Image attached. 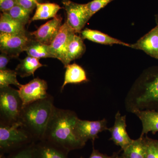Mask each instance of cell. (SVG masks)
<instances>
[{
    "instance_id": "obj_24",
    "label": "cell",
    "mask_w": 158,
    "mask_h": 158,
    "mask_svg": "<svg viewBox=\"0 0 158 158\" xmlns=\"http://www.w3.org/2000/svg\"><path fill=\"white\" fill-rule=\"evenodd\" d=\"M13 19L25 25L29 22L32 12L26 10L19 5H16L10 10L4 12Z\"/></svg>"
},
{
    "instance_id": "obj_23",
    "label": "cell",
    "mask_w": 158,
    "mask_h": 158,
    "mask_svg": "<svg viewBox=\"0 0 158 158\" xmlns=\"http://www.w3.org/2000/svg\"><path fill=\"white\" fill-rule=\"evenodd\" d=\"M143 137L140 136L123 151V158H145Z\"/></svg>"
},
{
    "instance_id": "obj_3",
    "label": "cell",
    "mask_w": 158,
    "mask_h": 158,
    "mask_svg": "<svg viewBox=\"0 0 158 158\" xmlns=\"http://www.w3.org/2000/svg\"><path fill=\"white\" fill-rule=\"evenodd\" d=\"M54 106V98L48 94L23 108L19 121L35 142L43 139Z\"/></svg>"
},
{
    "instance_id": "obj_7",
    "label": "cell",
    "mask_w": 158,
    "mask_h": 158,
    "mask_svg": "<svg viewBox=\"0 0 158 158\" xmlns=\"http://www.w3.org/2000/svg\"><path fill=\"white\" fill-rule=\"evenodd\" d=\"M32 38L27 31L15 34L0 33V49L11 58H17L24 52L29 41Z\"/></svg>"
},
{
    "instance_id": "obj_21",
    "label": "cell",
    "mask_w": 158,
    "mask_h": 158,
    "mask_svg": "<svg viewBox=\"0 0 158 158\" xmlns=\"http://www.w3.org/2000/svg\"><path fill=\"white\" fill-rule=\"evenodd\" d=\"M44 65L39 62V59H36L28 56L25 59L20 60L19 64L17 65L15 71L18 75L24 78L34 76V72L38 68Z\"/></svg>"
},
{
    "instance_id": "obj_27",
    "label": "cell",
    "mask_w": 158,
    "mask_h": 158,
    "mask_svg": "<svg viewBox=\"0 0 158 158\" xmlns=\"http://www.w3.org/2000/svg\"><path fill=\"white\" fill-rule=\"evenodd\" d=\"M145 158H158V140L143 137Z\"/></svg>"
},
{
    "instance_id": "obj_8",
    "label": "cell",
    "mask_w": 158,
    "mask_h": 158,
    "mask_svg": "<svg viewBox=\"0 0 158 158\" xmlns=\"http://www.w3.org/2000/svg\"><path fill=\"white\" fill-rule=\"evenodd\" d=\"M62 4L67 15L66 22L76 33L81 32L90 19L86 4H78L70 0H62Z\"/></svg>"
},
{
    "instance_id": "obj_25",
    "label": "cell",
    "mask_w": 158,
    "mask_h": 158,
    "mask_svg": "<svg viewBox=\"0 0 158 158\" xmlns=\"http://www.w3.org/2000/svg\"><path fill=\"white\" fill-rule=\"evenodd\" d=\"M17 73L15 70L6 69L0 70V88L14 85L19 88L22 86L17 79Z\"/></svg>"
},
{
    "instance_id": "obj_33",
    "label": "cell",
    "mask_w": 158,
    "mask_h": 158,
    "mask_svg": "<svg viewBox=\"0 0 158 158\" xmlns=\"http://www.w3.org/2000/svg\"><path fill=\"white\" fill-rule=\"evenodd\" d=\"M0 158H5V155L4 154L1 153L0 154Z\"/></svg>"
},
{
    "instance_id": "obj_26",
    "label": "cell",
    "mask_w": 158,
    "mask_h": 158,
    "mask_svg": "<svg viewBox=\"0 0 158 158\" xmlns=\"http://www.w3.org/2000/svg\"><path fill=\"white\" fill-rule=\"evenodd\" d=\"M34 143L28 144L8 154L5 158H36L34 150Z\"/></svg>"
},
{
    "instance_id": "obj_17",
    "label": "cell",
    "mask_w": 158,
    "mask_h": 158,
    "mask_svg": "<svg viewBox=\"0 0 158 158\" xmlns=\"http://www.w3.org/2000/svg\"><path fill=\"white\" fill-rule=\"evenodd\" d=\"M81 34L83 39H87L97 43L105 45L117 44L129 47H131V44L123 42L119 40L110 37L107 34L96 30L86 28L81 32Z\"/></svg>"
},
{
    "instance_id": "obj_12",
    "label": "cell",
    "mask_w": 158,
    "mask_h": 158,
    "mask_svg": "<svg viewBox=\"0 0 158 158\" xmlns=\"http://www.w3.org/2000/svg\"><path fill=\"white\" fill-rule=\"evenodd\" d=\"M62 18L57 15L40 26L37 31L30 34L37 41L46 45H50L59 33L62 25Z\"/></svg>"
},
{
    "instance_id": "obj_11",
    "label": "cell",
    "mask_w": 158,
    "mask_h": 158,
    "mask_svg": "<svg viewBox=\"0 0 158 158\" xmlns=\"http://www.w3.org/2000/svg\"><path fill=\"white\" fill-rule=\"evenodd\" d=\"M126 128V116H123L118 111L115 115L114 124L112 127L109 128L108 131L111 135L110 140L119 146L123 151L134 141L130 138Z\"/></svg>"
},
{
    "instance_id": "obj_30",
    "label": "cell",
    "mask_w": 158,
    "mask_h": 158,
    "mask_svg": "<svg viewBox=\"0 0 158 158\" xmlns=\"http://www.w3.org/2000/svg\"><path fill=\"white\" fill-rule=\"evenodd\" d=\"M16 5V0H0V10L2 12L10 10Z\"/></svg>"
},
{
    "instance_id": "obj_35",
    "label": "cell",
    "mask_w": 158,
    "mask_h": 158,
    "mask_svg": "<svg viewBox=\"0 0 158 158\" xmlns=\"http://www.w3.org/2000/svg\"><path fill=\"white\" fill-rule=\"evenodd\" d=\"M116 158H123L121 156H118V155L116 156Z\"/></svg>"
},
{
    "instance_id": "obj_13",
    "label": "cell",
    "mask_w": 158,
    "mask_h": 158,
    "mask_svg": "<svg viewBox=\"0 0 158 158\" xmlns=\"http://www.w3.org/2000/svg\"><path fill=\"white\" fill-rule=\"evenodd\" d=\"M130 48L144 51L149 56L158 59V24Z\"/></svg>"
},
{
    "instance_id": "obj_4",
    "label": "cell",
    "mask_w": 158,
    "mask_h": 158,
    "mask_svg": "<svg viewBox=\"0 0 158 158\" xmlns=\"http://www.w3.org/2000/svg\"><path fill=\"white\" fill-rule=\"evenodd\" d=\"M34 142V138L23 127L20 121L10 125L0 124L1 153L8 154Z\"/></svg>"
},
{
    "instance_id": "obj_9",
    "label": "cell",
    "mask_w": 158,
    "mask_h": 158,
    "mask_svg": "<svg viewBox=\"0 0 158 158\" xmlns=\"http://www.w3.org/2000/svg\"><path fill=\"white\" fill-rule=\"evenodd\" d=\"M48 88L47 82L39 77L33 79L26 85H22L19 88L18 92L22 101L23 108L47 97Z\"/></svg>"
},
{
    "instance_id": "obj_31",
    "label": "cell",
    "mask_w": 158,
    "mask_h": 158,
    "mask_svg": "<svg viewBox=\"0 0 158 158\" xmlns=\"http://www.w3.org/2000/svg\"><path fill=\"white\" fill-rule=\"evenodd\" d=\"M11 58L7 54L1 52L0 55V70L7 69L6 66Z\"/></svg>"
},
{
    "instance_id": "obj_32",
    "label": "cell",
    "mask_w": 158,
    "mask_h": 158,
    "mask_svg": "<svg viewBox=\"0 0 158 158\" xmlns=\"http://www.w3.org/2000/svg\"><path fill=\"white\" fill-rule=\"evenodd\" d=\"M117 155H118V153H114L113 155L111 156L104 154L99 152L98 150L95 149L93 146V150L89 158H116Z\"/></svg>"
},
{
    "instance_id": "obj_28",
    "label": "cell",
    "mask_w": 158,
    "mask_h": 158,
    "mask_svg": "<svg viewBox=\"0 0 158 158\" xmlns=\"http://www.w3.org/2000/svg\"><path fill=\"white\" fill-rule=\"evenodd\" d=\"M113 1L114 0H93L86 4L89 17L90 18L97 12Z\"/></svg>"
},
{
    "instance_id": "obj_22",
    "label": "cell",
    "mask_w": 158,
    "mask_h": 158,
    "mask_svg": "<svg viewBox=\"0 0 158 158\" xmlns=\"http://www.w3.org/2000/svg\"><path fill=\"white\" fill-rule=\"evenodd\" d=\"M25 52H27L28 56L36 59L55 58L50 52L48 45L37 41L32 37L26 47Z\"/></svg>"
},
{
    "instance_id": "obj_18",
    "label": "cell",
    "mask_w": 158,
    "mask_h": 158,
    "mask_svg": "<svg viewBox=\"0 0 158 158\" xmlns=\"http://www.w3.org/2000/svg\"><path fill=\"white\" fill-rule=\"evenodd\" d=\"M65 68L64 81L61 87V92L67 84H77L88 81L86 72L80 65L75 63L69 64Z\"/></svg>"
},
{
    "instance_id": "obj_6",
    "label": "cell",
    "mask_w": 158,
    "mask_h": 158,
    "mask_svg": "<svg viewBox=\"0 0 158 158\" xmlns=\"http://www.w3.org/2000/svg\"><path fill=\"white\" fill-rule=\"evenodd\" d=\"M107 120L106 118L97 121L77 119L74 132L78 139L86 144L88 140L94 142L98 138V134L108 130Z\"/></svg>"
},
{
    "instance_id": "obj_1",
    "label": "cell",
    "mask_w": 158,
    "mask_h": 158,
    "mask_svg": "<svg viewBox=\"0 0 158 158\" xmlns=\"http://www.w3.org/2000/svg\"><path fill=\"white\" fill-rule=\"evenodd\" d=\"M78 118L73 111L55 106L42 140L51 142L69 152L83 148L85 144L78 139L74 132Z\"/></svg>"
},
{
    "instance_id": "obj_19",
    "label": "cell",
    "mask_w": 158,
    "mask_h": 158,
    "mask_svg": "<svg viewBox=\"0 0 158 158\" xmlns=\"http://www.w3.org/2000/svg\"><path fill=\"white\" fill-rule=\"evenodd\" d=\"M62 9L58 4L54 3H38L36 7V11L31 21L47 19L54 18L60 9Z\"/></svg>"
},
{
    "instance_id": "obj_34",
    "label": "cell",
    "mask_w": 158,
    "mask_h": 158,
    "mask_svg": "<svg viewBox=\"0 0 158 158\" xmlns=\"http://www.w3.org/2000/svg\"><path fill=\"white\" fill-rule=\"evenodd\" d=\"M156 22L157 24H158V14L156 16Z\"/></svg>"
},
{
    "instance_id": "obj_29",
    "label": "cell",
    "mask_w": 158,
    "mask_h": 158,
    "mask_svg": "<svg viewBox=\"0 0 158 158\" xmlns=\"http://www.w3.org/2000/svg\"><path fill=\"white\" fill-rule=\"evenodd\" d=\"M17 5L26 10L32 12L37 7L38 3H41L42 0H16Z\"/></svg>"
},
{
    "instance_id": "obj_16",
    "label": "cell",
    "mask_w": 158,
    "mask_h": 158,
    "mask_svg": "<svg viewBox=\"0 0 158 158\" xmlns=\"http://www.w3.org/2000/svg\"><path fill=\"white\" fill-rule=\"evenodd\" d=\"M83 39L82 37L77 35L75 32H73L70 34L66 49L68 65L71 62L79 59L85 53L86 48Z\"/></svg>"
},
{
    "instance_id": "obj_36",
    "label": "cell",
    "mask_w": 158,
    "mask_h": 158,
    "mask_svg": "<svg viewBox=\"0 0 158 158\" xmlns=\"http://www.w3.org/2000/svg\"><path fill=\"white\" fill-rule=\"evenodd\" d=\"M81 158H82V157H81Z\"/></svg>"
},
{
    "instance_id": "obj_10",
    "label": "cell",
    "mask_w": 158,
    "mask_h": 158,
    "mask_svg": "<svg viewBox=\"0 0 158 158\" xmlns=\"http://www.w3.org/2000/svg\"><path fill=\"white\" fill-rule=\"evenodd\" d=\"M74 32L66 21L62 24L59 33L50 45H48L51 53L59 59L65 67L68 65L66 58V49L70 34Z\"/></svg>"
},
{
    "instance_id": "obj_14",
    "label": "cell",
    "mask_w": 158,
    "mask_h": 158,
    "mask_svg": "<svg viewBox=\"0 0 158 158\" xmlns=\"http://www.w3.org/2000/svg\"><path fill=\"white\" fill-rule=\"evenodd\" d=\"M36 158H68L69 152L51 142L45 141L34 143Z\"/></svg>"
},
{
    "instance_id": "obj_5",
    "label": "cell",
    "mask_w": 158,
    "mask_h": 158,
    "mask_svg": "<svg viewBox=\"0 0 158 158\" xmlns=\"http://www.w3.org/2000/svg\"><path fill=\"white\" fill-rule=\"evenodd\" d=\"M23 109L18 90L10 86L0 88V124L10 125L19 121Z\"/></svg>"
},
{
    "instance_id": "obj_20",
    "label": "cell",
    "mask_w": 158,
    "mask_h": 158,
    "mask_svg": "<svg viewBox=\"0 0 158 158\" xmlns=\"http://www.w3.org/2000/svg\"><path fill=\"white\" fill-rule=\"evenodd\" d=\"M24 25L15 20L9 15L2 12L0 17V33L15 34L26 31Z\"/></svg>"
},
{
    "instance_id": "obj_15",
    "label": "cell",
    "mask_w": 158,
    "mask_h": 158,
    "mask_svg": "<svg viewBox=\"0 0 158 158\" xmlns=\"http://www.w3.org/2000/svg\"><path fill=\"white\" fill-rule=\"evenodd\" d=\"M141 120L142 131L141 137L149 132L155 134L158 132V110H137L132 112Z\"/></svg>"
},
{
    "instance_id": "obj_2",
    "label": "cell",
    "mask_w": 158,
    "mask_h": 158,
    "mask_svg": "<svg viewBox=\"0 0 158 158\" xmlns=\"http://www.w3.org/2000/svg\"><path fill=\"white\" fill-rule=\"evenodd\" d=\"M126 110H158V65L146 69L136 80L125 98Z\"/></svg>"
}]
</instances>
